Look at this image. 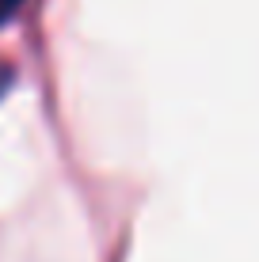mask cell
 Here are the masks:
<instances>
[{"mask_svg": "<svg viewBox=\"0 0 259 262\" xmlns=\"http://www.w3.org/2000/svg\"><path fill=\"white\" fill-rule=\"evenodd\" d=\"M23 4H27V0H0V27H4L8 19H15Z\"/></svg>", "mask_w": 259, "mask_h": 262, "instance_id": "6da1fadb", "label": "cell"}, {"mask_svg": "<svg viewBox=\"0 0 259 262\" xmlns=\"http://www.w3.org/2000/svg\"><path fill=\"white\" fill-rule=\"evenodd\" d=\"M8 88H12V72H8V69H0V95H4Z\"/></svg>", "mask_w": 259, "mask_h": 262, "instance_id": "7a4b0ae2", "label": "cell"}]
</instances>
